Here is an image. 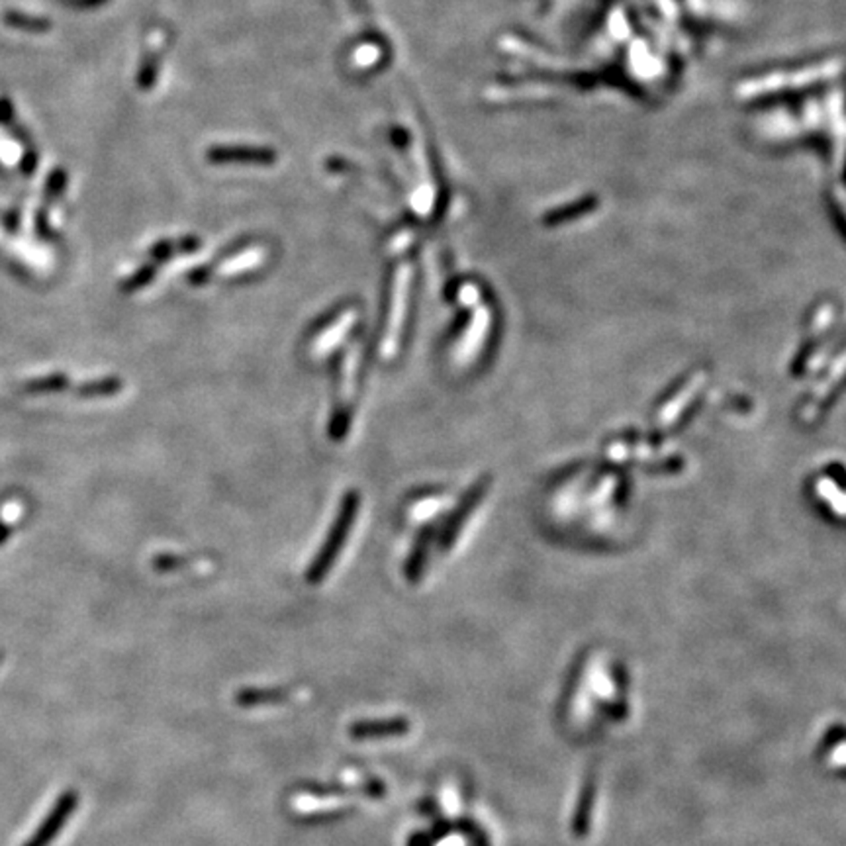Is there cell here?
<instances>
[{
	"mask_svg": "<svg viewBox=\"0 0 846 846\" xmlns=\"http://www.w3.org/2000/svg\"><path fill=\"white\" fill-rule=\"evenodd\" d=\"M357 510H359V494L357 492H349L347 496H344V501H341V508H339L334 528H331L326 543L321 545L319 554L316 556L306 574V580L310 584H319L326 578V574L331 571V566H334L336 559L341 553V547H344V543L349 537V531L353 528V521H355Z\"/></svg>",
	"mask_w": 846,
	"mask_h": 846,
	"instance_id": "6da1fadb",
	"label": "cell"
},
{
	"mask_svg": "<svg viewBox=\"0 0 846 846\" xmlns=\"http://www.w3.org/2000/svg\"><path fill=\"white\" fill-rule=\"evenodd\" d=\"M77 806H79V796L74 794V791H65V794H61L56 801V806H53V809L49 811V815L41 821L38 831L31 834L24 846H49L53 841H56L59 831L65 827L67 821L73 815V811L77 809Z\"/></svg>",
	"mask_w": 846,
	"mask_h": 846,
	"instance_id": "7a4b0ae2",
	"label": "cell"
},
{
	"mask_svg": "<svg viewBox=\"0 0 846 846\" xmlns=\"http://www.w3.org/2000/svg\"><path fill=\"white\" fill-rule=\"evenodd\" d=\"M488 486H490V478L486 476V478L478 480L476 484L467 492V496H465L463 500H460L457 510L453 511V516L449 518V521L445 523V528H443L441 541H439V545H441L443 551L451 549V545H453V543L457 541V537H458V531L463 529V526L467 523L470 513H473V511L476 510L478 501L482 500V496H484V492L488 490Z\"/></svg>",
	"mask_w": 846,
	"mask_h": 846,
	"instance_id": "3957f363",
	"label": "cell"
},
{
	"mask_svg": "<svg viewBox=\"0 0 846 846\" xmlns=\"http://www.w3.org/2000/svg\"><path fill=\"white\" fill-rule=\"evenodd\" d=\"M410 731V723L396 717V720L382 721H359L349 727V737L355 741H374V738H392L402 737Z\"/></svg>",
	"mask_w": 846,
	"mask_h": 846,
	"instance_id": "277c9868",
	"label": "cell"
},
{
	"mask_svg": "<svg viewBox=\"0 0 846 846\" xmlns=\"http://www.w3.org/2000/svg\"><path fill=\"white\" fill-rule=\"evenodd\" d=\"M210 161L216 163H255V165H269L275 161V153L271 149L263 147H214L208 153Z\"/></svg>",
	"mask_w": 846,
	"mask_h": 846,
	"instance_id": "5b68a950",
	"label": "cell"
},
{
	"mask_svg": "<svg viewBox=\"0 0 846 846\" xmlns=\"http://www.w3.org/2000/svg\"><path fill=\"white\" fill-rule=\"evenodd\" d=\"M432 537H433L432 529H425V531H422L420 539H417L415 545H414V551H412V554H410V559H408V563H406V576H408L410 582H417V580H420V576H422V572H423V569H425L427 553H430Z\"/></svg>",
	"mask_w": 846,
	"mask_h": 846,
	"instance_id": "8992f818",
	"label": "cell"
},
{
	"mask_svg": "<svg viewBox=\"0 0 846 846\" xmlns=\"http://www.w3.org/2000/svg\"><path fill=\"white\" fill-rule=\"evenodd\" d=\"M284 698L286 693L281 690H243L235 695V702H238L241 708H259V705L275 703Z\"/></svg>",
	"mask_w": 846,
	"mask_h": 846,
	"instance_id": "52a82bcc",
	"label": "cell"
},
{
	"mask_svg": "<svg viewBox=\"0 0 846 846\" xmlns=\"http://www.w3.org/2000/svg\"><path fill=\"white\" fill-rule=\"evenodd\" d=\"M0 664H3V652H0Z\"/></svg>",
	"mask_w": 846,
	"mask_h": 846,
	"instance_id": "ba28073f",
	"label": "cell"
}]
</instances>
